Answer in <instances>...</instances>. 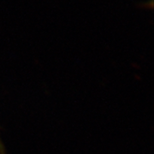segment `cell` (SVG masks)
I'll use <instances>...</instances> for the list:
<instances>
[{"label": "cell", "mask_w": 154, "mask_h": 154, "mask_svg": "<svg viewBox=\"0 0 154 154\" xmlns=\"http://www.w3.org/2000/svg\"><path fill=\"white\" fill-rule=\"evenodd\" d=\"M0 154H6L5 149V146L2 142V140L0 138Z\"/></svg>", "instance_id": "obj_1"}]
</instances>
